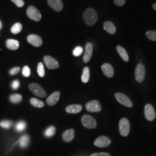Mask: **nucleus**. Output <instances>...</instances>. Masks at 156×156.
Segmentation results:
<instances>
[{
	"instance_id": "f257e3e1",
	"label": "nucleus",
	"mask_w": 156,
	"mask_h": 156,
	"mask_svg": "<svg viewBox=\"0 0 156 156\" xmlns=\"http://www.w3.org/2000/svg\"><path fill=\"white\" fill-rule=\"evenodd\" d=\"M83 18L84 23L88 26H93L97 22L98 14L94 9L89 8L84 12Z\"/></svg>"
},
{
	"instance_id": "f03ea898",
	"label": "nucleus",
	"mask_w": 156,
	"mask_h": 156,
	"mask_svg": "<svg viewBox=\"0 0 156 156\" xmlns=\"http://www.w3.org/2000/svg\"><path fill=\"white\" fill-rule=\"evenodd\" d=\"M119 132L123 136H127L130 131V123L127 118L122 119L119 123Z\"/></svg>"
},
{
	"instance_id": "7ed1b4c3",
	"label": "nucleus",
	"mask_w": 156,
	"mask_h": 156,
	"mask_svg": "<svg viewBox=\"0 0 156 156\" xmlns=\"http://www.w3.org/2000/svg\"><path fill=\"white\" fill-rule=\"evenodd\" d=\"M27 15L31 20L35 22H39L41 20L42 15L40 12L33 5L30 6L27 10Z\"/></svg>"
},
{
	"instance_id": "20e7f679",
	"label": "nucleus",
	"mask_w": 156,
	"mask_h": 156,
	"mask_svg": "<svg viewBox=\"0 0 156 156\" xmlns=\"http://www.w3.org/2000/svg\"><path fill=\"white\" fill-rule=\"evenodd\" d=\"M81 122L84 127L89 129H93L97 127L96 120L92 116L88 115H84L82 119Z\"/></svg>"
},
{
	"instance_id": "39448f33",
	"label": "nucleus",
	"mask_w": 156,
	"mask_h": 156,
	"mask_svg": "<svg viewBox=\"0 0 156 156\" xmlns=\"http://www.w3.org/2000/svg\"><path fill=\"white\" fill-rule=\"evenodd\" d=\"M135 76L138 83H140L144 81L145 76V68L143 64L139 63L136 66L135 71Z\"/></svg>"
},
{
	"instance_id": "423d86ee",
	"label": "nucleus",
	"mask_w": 156,
	"mask_h": 156,
	"mask_svg": "<svg viewBox=\"0 0 156 156\" xmlns=\"http://www.w3.org/2000/svg\"><path fill=\"white\" fill-rule=\"evenodd\" d=\"M115 98L116 100L121 104L123 105L124 106H126L128 108H131L133 104L132 101L128 98L127 95L121 93H117L115 95Z\"/></svg>"
},
{
	"instance_id": "0eeeda50",
	"label": "nucleus",
	"mask_w": 156,
	"mask_h": 156,
	"mask_svg": "<svg viewBox=\"0 0 156 156\" xmlns=\"http://www.w3.org/2000/svg\"><path fill=\"white\" fill-rule=\"evenodd\" d=\"M29 89L34 94L41 98H44L46 96V93L44 89L37 83H31L29 84Z\"/></svg>"
},
{
	"instance_id": "6e6552de",
	"label": "nucleus",
	"mask_w": 156,
	"mask_h": 156,
	"mask_svg": "<svg viewBox=\"0 0 156 156\" xmlns=\"http://www.w3.org/2000/svg\"><path fill=\"white\" fill-rule=\"evenodd\" d=\"M86 109L89 112H99L101 111L100 102L97 100L90 101L85 105Z\"/></svg>"
},
{
	"instance_id": "1a4fd4ad",
	"label": "nucleus",
	"mask_w": 156,
	"mask_h": 156,
	"mask_svg": "<svg viewBox=\"0 0 156 156\" xmlns=\"http://www.w3.org/2000/svg\"><path fill=\"white\" fill-rule=\"evenodd\" d=\"M44 61L46 66L49 69H57L59 67V64L56 59L50 56H45L44 57Z\"/></svg>"
},
{
	"instance_id": "9d476101",
	"label": "nucleus",
	"mask_w": 156,
	"mask_h": 156,
	"mask_svg": "<svg viewBox=\"0 0 156 156\" xmlns=\"http://www.w3.org/2000/svg\"><path fill=\"white\" fill-rule=\"evenodd\" d=\"M111 140L106 136H100L95 140V146L98 147H106L111 144Z\"/></svg>"
},
{
	"instance_id": "9b49d317",
	"label": "nucleus",
	"mask_w": 156,
	"mask_h": 156,
	"mask_svg": "<svg viewBox=\"0 0 156 156\" xmlns=\"http://www.w3.org/2000/svg\"><path fill=\"white\" fill-rule=\"evenodd\" d=\"M145 115L148 121H153L156 117V112L154 108L151 104H147L145 107Z\"/></svg>"
},
{
	"instance_id": "f8f14e48",
	"label": "nucleus",
	"mask_w": 156,
	"mask_h": 156,
	"mask_svg": "<svg viewBox=\"0 0 156 156\" xmlns=\"http://www.w3.org/2000/svg\"><path fill=\"white\" fill-rule=\"evenodd\" d=\"M28 43L35 47H40L42 45V39L39 35L36 34H31L28 35L27 37Z\"/></svg>"
},
{
	"instance_id": "ddd939ff",
	"label": "nucleus",
	"mask_w": 156,
	"mask_h": 156,
	"mask_svg": "<svg viewBox=\"0 0 156 156\" xmlns=\"http://www.w3.org/2000/svg\"><path fill=\"white\" fill-rule=\"evenodd\" d=\"M93 47L92 44L90 42L87 43L85 46V51H84V55L83 57L84 62L87 63L90 62L93 55Z\"/></svg>"
},
{
	"instance_id": "4468645a",
	"label": "nucleus",
	"mask_w": 156,
	"mask_h": 156,
	"mask_svg": "<svg viewBox=\"0 0 156 156\" xmlns=\"http://www.w3.org/2000/svg\"><path fill=\"white\" fill-rule=\"evenodd\" d=\"M48 3L55 11H62L63 9V3L62 0H48Z\"/></svg>"
},
{
	"instance_id": "2eb2a0df",
	"label": "nucleus",
	"mask_w": 156,
	"mask_h": 156,
	"mask_svg": "<svg viewBox=\"0 0 156 156\" xmlns=\"http://www.w3.org/2000/svg\"><path fill=\"white\" fill-rule=\"evenodd\" d=\"M60 91H58L54 92L46 99L47 104L49 106H53L56 105L60 98Z\"/></svg>"
},
{
	"instance_id": "dca6fc26",
	"label": "nucleus",
	"mask_w": 156,
	"mask_h": 156,
	"mask_svg": "<svg viewBox=\"0 0 156 156\" xmlns=\"http://www.w3.org/2000/svg\"><path fill=\"white\" fill-rule=\"evenodd\" d=\"M102 70L104 74L108 78H112L114 75V69L110 64L104 63L102 67Z\"/></svg>"
},
{
	"instance_id": "f3484780",
	"label": "nucleus",
	"mask_w": 156,
	"mask_h": 156,
	"mask_svg": "<svg viewBox=\"0 0 156 156\" xmlns=\"http://www.w3.org/2000/svg\"><path fill=\"white\" fill-rule=\"evenodd\" d=\"M75 136V130L74 129H69L66 130L62 134V139L67 142L73 140Z\"/></svg>"
},
{
	"instance_id": "a211bd4d",
	"label": "nucleus",
	"mask_w": 156,
	"mask_h": 156,
	"mask_svg": "<svg viewBox=\"0 0 156 156\" xmlns=\"http://www.w3.org/2000/svg\"><path fill=\"white\" fill-rule=\"evenodd\" d=\"M6 46L9 50H16L19 47V42L15 39H8L6 41Z\"/></svg>"
},
{
	"instance_id": "6ab92c4d",
	"label": "nucleus",
	"mask_w": 156,
	"mask_h": 156,
	"mask_svg": "<svg viewBox=\"0 0 156 156\" xmlns=\"http://www.w3.org/2000/svg\"><path fill=\"white\" fill-rule=\"evenodd\" d=\"M82 106L79 104H73L67 106L66 111L69 113H78L82 110Z\"/></svg>"
},
{
	"instance_id": "aec40b11",
	"label": "nucleus",
	"mask_w": 156,
	"mask_h": 156,
	"mask_svg": "<svg viewBox=\"0 0 156 156\" xmlns=\"http://www.w3.org/2000/svg\"><path fill=\"white\" fill-rule=\"evenodd\" d=\"M104 28L106 32L110 34H114L116 31L115 24L109 21H106L104 23Z\"/></svg>"
},
{
	"instance_id": "412c9836",
	"label": "nucleus",
	"mask_w": 156,
	"mask_h": 156,
	"mask_svg": "<svg viewBox=\"0 0 156 156\" xmlns=\"http://www.w3.org/2000/svg\"><path fill=\"white\" fill-rule=\"evenodd\" d=\"M116 50H117V53H119V55L120 56L124 61L126 62H128L129 61L128 54L126 50H125L123 47L118 45L116 47Z\"/></svg>"
},
{
	"instance_id": "4be33fe9",
	"label": "nucleus",
	"mask_w": 156,
	"mask_h": 156,
	"mask_svg": "<svg viewBox=\"0 0 156 156\" xmlns=\"http://www.w3.org/2000/svg\"><path fill=\"white\" fill-rule=\"evenodd\" d=\"M90 79V69L88 67H85L83 68L82 75V81L84 83H86L89 82Z\"/></svg>"
},
{
	"instance_id": "5701e85b",
	"label": "nucleus",
	"mask_w": 156,
	"mask_h": 156,
	"mask_svg": "<svg viewBox=\"0 0 156 156\" xmlns=\"http://www.w3.org/2000/svg\"><path fill=\"white\" fill-rule=\"evenodd\" d=\"M19 145L22 147H27L30 143V136L27 134L23 135L19 140Z\"/></svg>"
},
{
	"instance_id": "b1692460",
	"label": "nucleus",
	"mask_w": 156,
	"mask_h": 156,
	"mask_svg": "<svg viewBox=\"0 0 156 156\" xmlns=\"http://www.w3.org/2000/svg\"><path fill=\"white\" fill-rule=\"evenodd\" d=\"M30 103L33 106L37 107V108H42L45 106L44 102L42 101L39 100L35 98H32L30 100Z\"/></svg>"
},
{
	"instance_id": "393cba45",
	"label": "nucleus",
	"mask_w": 156,
	"mask_h": 156,
	"mask_svg": "<svg viewBox=\"0 0 156 156\" xmlns=\"http://www.w3.org/2000/svg\"><path fill=\"white\" fill-rule=\"evenodd\" d=\"M11 30L12 33L14 34H17L19 33L22 30V24L20 23H15L12 27Z\"/></svg>"
},
{
	"instance_id": "a878e982",
	"label": "nucleus",
	"mask_w": 156,
	"mask_h": 156,
	"mask_svg": "<svg viewBox=\"0 0 156 156\" xmlns=\"http://www.w3.org/2000/svg\"><path fill=\"white\" fill-rule=\"evenodd\" d=\"M56 130V127L51 126L45 130L44 134L46 137H51L55 134Z\"/></svg>"
},
{
	"instance_id": "bb28decb",
	"label": "nucleus",
	"mask_w": 156,
	"mask_h": 156,
	"mask_svg": "<svg viewBox=\"0 0 156 156\" xmlns=\"http://www.w3.org/2000/svg\"><path fill=\"white\" fill-rule=\"evenodd\" d=\"M22 100V95L19 94H15L10 96V101L12 103L17 104Z\"/></svg>"
},
{
	"instance_id": "cd10ccee",
	"label": "nucleus",
	"mask_w": 156,
	"mask_h": 156,
	"mask_svg": "<svg viewBox=\"0 0 156 156\" xmlns=\"http://www.w3.org/2000/svg\"><path fill=\"white\" fill-rule=\"evenodd\" d=\"M26 128V123L24 121H20L17 123L15 126V129L18 132L23 131Z\"/></svg>"
},
{
	"instance_id": "c85d7f7f",
	"label": "nucleus",
	"mask_w": 156,
	"mask_h": 156,
	"mask_svg": "<svg viewBox=\"0 0 156 156\" xmlns=\"http://www.w3.org/2000/svg\"><path fill=\"white\" fill-rule=\"evenodd\" d=\"M37 72L40 77H44L45 75V68L42 62H39L37 66Z\"/></svg>"
},
{
	"instance_id": "c756f323",
	"label": "nucleus",
	"mask_w": 156,
	"mask_h": 156,
	"mask_svg": "<svg viewBox=\"0 0 156 156\" xmlns=\"http://www.w3.org/2000/svg\"><path fill=\"white\" fill-rule=\"evenodd\" d=\"M147 38L152 41H156V31H147L146 33Z\"/></svg>"
},
{
	"instance_id": "7c9ffc66",
	"label": "nucleus",
	"mask_w": 156,
	"mask_h": 156,
	"mask_svg": "<svg viewBox=\"0 0 156 156\" xmlns=\"http://www.w3.org/2000/svg\"><path fill=\"white\" fill-rule=\"evenodd\" d=\"M13 123L10 120H3L0 122V126L2 128L9 129L11 127Z\"/></svg>"
},
{
	"instance_id": "2f4dec72",
	"label": "nucleus",
	"mask_w": 156,
	"mask_h": 156,
	"mask_svg": "<svg viewBox=\"0 0 156 156\" xmlns=\"http://www.w3.org/2000/svg\"><path fill=\"white\" fill-rule=\"evenodd\" d=\"M83 49L82 47L77 46L73 51V55L75 57H79L83 53Z\"/></svg>"
},
{
	"instance_id": "473e14b6",
	"label": "nucleus",
	"mask_w": 156,
	"mask_h": 156,
	"mask_svg": "<svg viewBox=\"0 0 156 156\" xmlns=\"http://www.w3.org/2000/svg\"><path fill=\"white\" fill-rule=\"evenodd\" d=\"M30 73H31V71L28 66H26L23 67L22 69V74L23 76L26 77V78L29 77L30 75Z\"/></svg>"
},
{
	"instance_id": "72a5a7b5",
	"label": "nucleus",
	"mask_w": 156,
	"mask_h": 156,
	"mask_svg": "<svg viewBox=\"0 0 156 156\" xmlns=\"http://www.w3.org/2000/svg\"><path fill=\"white\" fill-rule=\"evenodd\" d=\"M19 8H22L24 5V2L23 0H11Z\"/></svg>"
},
{
	"instance_id": "f704fd0d",
	"label": "nucleus",
	"mask_w": 156,
	"mask_h": 156,
	"mask_svg": "<svg viewBox=\"0 0 156 156\" xmlns=\"http://www.w3.org/2000/svg\"><path fill=\"white\" fill-rule=\"evenodd\" d=\"M20 68L19 67H15L11 69L9 71V73L12 75H16L17 73L20 72Z\"/></svg>"
},
{
	"instance_id": "c9c22d12",
	"label": "nucleus",
	"mask_w": 156,
	"mask_h": 156,
	"mask_svg": "<svg viewBox=\"0 0 156 156\" xmlns=\"http://www.w3.org/2000/svg\"><path fill=\"white\" fill-rule=\"evenodd\" d=\"M12 88L13 89L16 90L20 86V82L18 80H15L12 83Z\"/></svg>"
},
{
	"instance_id": "e433bc0d",
	"label": "nucleus",
	"mask_w": 156,
	"mask_h": 156,
	"mask_svg": "<svg viewBox=\"0 0 156 156\" xmlns=\"http://www.w3.org/2000/svg\"><path fill=\"white\" fill-rule=\"evenodd\" d=\"M90 156H111L110 154L108 153H103V152H100V153H94L91 154Z\"/></svg>"
},
{
	"instance_id": "4c0bfd02",
	"label": "nucleus",
	"mask_w": 156,
	"mask_h": 156,
	"mask_svg": "<svg viewBox=\"0 0 156 156\" xmlns=\"http://www.w3.org/2000/svg\"><path fill=\"white\" fill-rule=\"evenodd\" d=\"M115 4L118 6H122L126 3V0H114Z\"/></svg>"
},
{
	"instance_id": "58836bf2",
	"label": "nucleus",
	"mask_w": 156,
	"mask_h": 156,
	"mask_svg": "<svg viewBox=\"0 0 156 156\" xmlns=\"http://www.w3.org/2000/svg\"><path fill=\"white\" fill-rule=\"evenodd\" d=\"M153 8L156 11V3H154V4L153 5Z\"/></svg>"
},
{
	"instance_id": "ea45409f",
	"label": "nucleus",
	"mask_w": 156,
	"mask_h": 156,
	"mask_svg": "<svg viewBox=\"0 0 156 156\" xmlns=\"http://www.w3.org/2000/svg\"><path fill=\"white\" fill-rule=\"evenodd\" d=\"M2 28V23L0 21V30Z\"/></svg>"
}]
</instances>
